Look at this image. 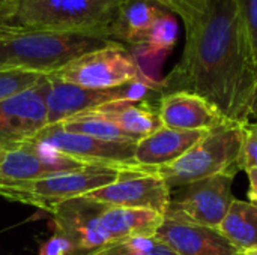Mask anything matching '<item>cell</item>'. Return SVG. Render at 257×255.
I'll use <instances>...</instances> for the list:
<instances>
[{
    "label": "cell",
    "mask_w": 257,
    "mask_h": 255,
    "mask_svg": "<svg viewBox=\"0 0 257 255\" xmlns=\"http://www.w3.org/2000/svg\"><path fill=\"white\" fill-rule=\"evenodd\" d=\"M256 81L257 62L239 0H209L185 27L182 57L161 86L164 93H194L227 120L248 125Z\"/></svg>",
    "instance_id": "1"
},
{
    "label": "cell",
    "mask_w": 257,
    "mask_h": 255,
    "mask_svg": "<svg viewBox=\"0 0 257 255\" xmlns=\"http://www.w3.org/2000/svg\"><path fill=\"white\" fill-rule=\"evenodd\" d=\"M113 44L116 41L102 35L27 30L0 42V69H24L48 75L84 54Z\"/></svg>",
    "instance_id": "2"
},
{
    "label": "cell",
    "mask_w": 257,
    "mask_h": 255,
    "mask_svg": "<svg viewBox=\"0 0 257 255\" xmlns=\"http://www.w3.org/2000/svg\"><path fill=\"white\" fill-rule=\"evenodd\" d=\"M123 0H8L24 30L74 32L111 39Z\"/></svg>",
    "instance_id": "3"
},
{
    "label": "cell",
    "mask_w": 257,
    "mask_h": 255,
    "mask_svg": "<svg viewBox=\"0 0 257 255\" xmlns=\"http://www.w3.org/2000/svg\"><path fill=\"white\" fill-rule=\"evenodd\" d=\"M122 167L89 165L75 171L51 174L42 179L0 183V197L53 213L65 201L113 183L119 177Z\"/></svg>",
    "instance_id": "4"
},
{
    "label": "cell",
    "mask_w": 257,
    "mask_h": 255,
    "mask_svg": "<svg viewBox=\"0 0 257 255\" xmlns=\"http://www.w3.org/2000/svg\"><path fill=\"white\" fill-rule=\"evenodd\" d=\"M245 125L227 123L208 131L176 161L155 168L170 189L206 179L235 167Z\"/></svg>",
    "instance_id": "5"
},
{
    "label": "cell",
    "mask_w": 257,
    "mask_h": 255,
    "mask_svg": "<svg viewBox=\"0 0 257 255\" xmlns=\"http://www.w3.org/2000/svg\"><path fill=\"white\" fill-rule=\"evenodd\" d=\"M48 90L45 96L47 122L48 125L60 123L75 114L96 110L105 104L128 101H148L152 92H161L163 86L158 81L137 80L113 89H87L69 83H63L48 74Z\"/></svg>",
    "instance_id": "6"
},
{
    "label": "cell",
    "mask_w": 257,
    "mask_h": 255,
    "mask_svg": "<svg viewBox=\"0 0 257 255\" xmlns=\"http://www.w3.org/2000/svg\"><path fill=\"white\" fill-rule=\"evenodd\" d=\"M238 171L236 167H232L172 189L170 204L164 215L217 230L235 200L232 185Z\"/></svg>",
    "instance_id": "7"
},
{
    "label": "cell",
    "mask_w": 257,
    "mask_h": 255,
    "mask_svg": "<svg viewBox=\"0 0 257 255\" xmlns=\"http://www.w3.org/2000/svg\"><path fill=\"white\" fill-rule=\"evenodd\" d=\"M50 75L87 89H113L137 80L154 81L145 75L136 56L119 42L84 54Z\"/></svg>",
    "instance_id": "8"
},
{
    "label": "cell",
    "mask_w": 257,
    "mask_h": 255,
    "mask_svg": "<svg viewBox=\"0 0 257 255\" xmlns=\"http://www.w3.org/2000/svg\"><path fill=\"white\" fill-rule=\"evenodd\" d=\"M170 192L172 189L157 174L155 168L131 164L120 168L119 177L113 183L83 197L105 206L148 209L164 215L170 204Z\"/></svg>",
    "instance_id": "9"
},
{
    "label": "cell",
    "mask_w": 257,
    "mask_h": 255,
    "mask_svg": "<svg viewBox=\"0 0 257 255\" xmlns=\"http://www.w3.org/2000/svg\"><path fill=\"white\" fill-rule=\"evenodd\" d=\"M30 140L47 143L57 150L89 165H131L134 164L136 141H105L84 134L66 132L59 123L44 126Z\"/></svg>",
    "instance_id": "10"
},
{
    "label": "cell",
    "mask_w": 257,
    "mask_h": 255,
    "mask_svg": "<svg viewBox=\"0 0 257 255\" xmlns=\"http://www.w3.org/2000/svg\"><path fill=\"white\" fill-rule=\"evenodd\" d=\"M48 75H44L33 87L0 101V144L29 140L48 125Z\"/></svg>",
    "instance_id": "11"
},
{
    "label": "cell",
    "mask_w": 257,
    "mask_h": 255,
    "mask_svg": "<svg viewBox=\"0 0 257 255\" xmlns=\"http://www.w3.org/2000/svg\"><path fill=\"white\" fill-rule=\"evenodd\" d=\"M107 206L86 197L62 203L51 215L56 230L63 233L77 248L78 254H89L111 243L110 234L101 222Z\"/></svg>",
    "instance_id": "12"
},
{
    "label": "cell",
    "mask_w": 257,
    "mask_h": 255,
    "mask_svg": "<svg viewBox=\"0 0 257 255\" xmlns=\"http://www.w3.org/2000/svg\"><path fill=\"white\" fill-rule=\"evenodd\" d=\"M155 237L178 255H241L217 230L164 215Z\"/></svg>",
    "instance_id": "13"
},
{
    "label": "cell",
    "mask_w": 257,
    "mask_h": 255,
    "mask_svg": "<svg viewBox=\"0 0 257 255\" xmlns=\"http://www.w3.org/2000/svg\"><path fill=\"white\" fill-rule=\"evenodd\" d=\"M158 114L163 126L185 131H211L232 123L206 99L188 92L161 95Z\"/></svg>",
    "instance_id": "14"
},
{
    "label": "cell",
    "mask_w": 257,
    "mask_h": 255,
    "mask_svg": "<svg viewBox=\"0 0 257 255\" xmlns=\"http://www.w3.org/2000/svg\"><path fill=\"white\" fill-rule=\"evenodd\" d=\"M206 132L208 131H185L161 126L137 143L134 164L151 168L167 165L181 158Z\"/></svg>",
    "instance_id": "15"
},
{
    "label": "cell",
    "mask_w": 257,
    "mask_h": 255,
    "mask_svg": "<svg viewBox=\"0 0 257 255\" xmlns=\"http://www.w3.org/2000/svg\"><path fill=\"white\" fill-rule=\"evenodd\" d=\"M92 111L102 114L113 125H116L119 129L131 135L137 141L163 126L158 114V107H155L149 101H117L105 104Z\"/></svg>",
    "instance_id": "16"
},
{
    "label": "cell",
    "mask_w": 257,
    "mask_h": 255,
    "mask_svg": "<svg viewBox=\"0 0 257 255\" xmlns=\"http://www.w3.org/2000/svg\"><path fill=\"white\" fill-rule=\"evenodd\" d=\"M163 221V213L133 207L107 206L101 215V222L110 234L111 243L130 237L155 236Z\"/></svg>",
    "instance_id": "17"
},
{
    "label": "cell",
    "mask_w": 257,
    "mask_h": 255,
    "mask_svg": "<svg viewBox=\"0 0 257 255\" xmlns=\"http://www.w3.org/2000/svg\"><path fill=\"white\" fill-rule=\"evenodd\" d=\"M163 11L164 8L154 0H123L111 30V39L122 45L140 47Z\"/></svg>",
    "instance_id": "18"
},
{
    "label": "cell",
    "mask_w": 257,
    "mask_h": 255,
    "mask_svg": "<svg viewBox=\"0 0 257 255\" xmlns=\"http://www.w3.org/2000/svg\"><path fill=\"white\" fill-rule=\"evenodd\" d=\"M54 173L36 155L29 140L0 144V183L42 179Z\"/></svg>",
    "instance_id": "19"
},
{
    "label": "cell",
    "mask_w": 257,
    "mask_h": 255,
    "mask_svg": "<svg viewBox=\"0 0 257 255\" xmlns=\"http://www.w3.org/2000/svg\"><path fill=\"white\" fill-rule=\"evenodd\" d=\"M217 231L241 254L257 248V207L250 201L233 200Z\"/></svg>",
    "instance_id": "20"
},
{
    "label": "cell",
    "mask_w": 257,
    "mask_h": 255,
    "mask_svg": "<svg viewBox=\"0 0 257 255\" xmlns=\"http://www.w3.org/2000/svg\"><path fill=\"white\" fill-rule=\"evenodd\" d=\"M59 126L66 132H75V134H84L89 137H95L105 141H136L131 135L119 129L116 125H113L108 119H105L102 114L96 111H86L75 114L63 122L59 123Z\"/></svg>",
    "instance_id": "21"
},
{
    "label": "cell",
    "mask_w": 257,
    "mask_h": 255,
    "mask_svg": "<svg viewBox=\"0 0 257 255\" xmlns=\"http://www.w3.org/2000/svg\"><path fill=\"white\" fill-rule=\"evenodd\" d=\"M176 41H178V21L175 18V14L164 9L158 15L148 36L145 38L143 44L137 47V50L143 57L148 59L164 57L175 48Z\"/></svg>",
    "instance_id": "22"
},
{
    "label": "cell",
    "mask_w": 257,
    "mask_h": 255,
    "mask_svg": "<svg viewBox=\"0 0 257 255\" xmlns=\"http://www.w3.org/2000/svg\"><path fill=\"white\" fill-rule=\"evenodd\" d=\"M86 255H178L155 236L130 237L105 245Z\"/></svg>",
    "instance_id": "23"
},
{
    "label": "cell",
    "mask_w": 257,
    "mask_h": 255,
    "mask_svg": "<svg viewBox=\"0 0 257 255\" xmlns=\"http://www.w3.org/2000/svg\"><path fill=\"white\" fill-rule=\"evenodd\" d=\"M44 74L24 69H0V101L33 87Z\"/></svg>",
    "instance_id": "24"
},
{
    "label": "cell",
    "mask_w": 257,
    "mask_h": 255,
    "mask_svg": "<svg viewBox=\"0 0 257 255\" xmlns=\"http://www.w3.org/2000/svg\"><path fill=\"white\" fill-rule=\"evenodd\" d=\"M161 8L167 9L169 12L178 15L184 26H190L194 23L208 8L209 0H154Z\"/></svg>",
    "instance_id": "25"
},
{
    "label": "cell",
    "mask_w": 257,
    "mask_h": 255,
    "mask_svg": "<svg viewBox=\"0 0 257 255\" xmlns=\"http://www.w3.org/2000/svg\"><path fill=\"white\" fill-rule=\"evenodd\" d=\"M235 167L245 173L248 170L257 168V122H250L248 125L244 126L241 150Z\"/></svg>",
    "instance_id": "26"
},
{
    "label": "cell",
    "mask_w": 257,
    "mask_h": 255,
    "mask_svg": "<svg viewBox=\"0 0 257 255\" xmlns=\"http://www.w3.org/2000/svg\"><path fill=\"white\" fill-rule=\"evenodd\" d=\"M39 255H80L75 245L60 231H54V234L41 245Z\"/></svg>",
    "instance_id": "27"
},
{
    "label": "cell",
    "mask_w": 257,
    "mask_h": 255,
    "mask_svg": "<svg viewBox=\"0 0 257 255\" xmlns=\"http://www.w3.org/2000/svg\"><path fill=\"white\" fill-rule=\"evenodd\" d=\"M24 30L14 18L11 8L8 5V0H0V42L11 39L14 36H18L24 33Z\"/></svg>",
    "instance_id": "28"
},
{
    "label": "cell",
    "mask_w": 257,
    "mask_h": 255,
    "mask_svg": "<svg viewBox=\"0 0 257 255\" xmlns=\"http://www.w3.org/2000/svg\"><path fill=\"white\" fill-rule=\"evenodd\" d=\"M257 62V0H239Z\"/></svg>",
    "instance_id": "29"
},
{
    "label": "cell",
    "mask_w": 257,
    "mask_h": 255,
    "mask_svg": "<svg viewBox=\"0 0 257 255\" xmlns=\"http://www.w3.org/2000/svg\"><path fill=\"white\" fill-rule=\"evenodd\" d=\"M247 176H248V180H250L248 198H250V203L254 204L257 207V168L248 170L247 171Z\"/></svg>",
    "instance_id": "30"
},
{
    "label": "cell",
    "mask_w": 257,
    "mask_h": 255,
    "mask_svg": "<svg viewBox=\"0 0 257 255\" xmlns=\"http://www.w3.org/2000/svg\"><path fill=\"white\" fill-rule=\"evenodd\" d=\"M257 122V81L254 86V92H253V98H251V107H250V120Z\"/></svg>",
    "instance_id": "31"
},
{
    "label": "cell",
    "mask_w": 257,
    "mask_h": 255,
    "mask_svg": "<svg viewBox=\"0 0 257 255\" xmlns=\"http://www.w3.org/2000/svg\"><path fill=\"white\" fill-rule=\"evenodd\" d=\"M241 255H257V248H253L250 251H245V252H242Z\"/></svg>",
    "instance_id": "32"
}]
</instances>
